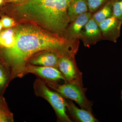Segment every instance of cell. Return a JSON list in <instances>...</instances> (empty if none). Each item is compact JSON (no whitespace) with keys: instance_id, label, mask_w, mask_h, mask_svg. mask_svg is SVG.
<instances>
[{"instance_id":"cell-1","label":"cell","mask_w":122,"mask_h":122,"mask_svg":"<svg viewBox=\"0 0 122 122\" xmlns=\"http://www.w3.org/2000/svg\"><path fill=\"white\" fill-rule=\"evenodd\" d=\"M15 31L16 41L13 46L0 49V56L10 70L12 80L27 74L25 69L27 62L37 53L52 51L62 57L75 56L78 51L79 39H66L32 25H19Z\"/></svg>"},{"instance_id":"cell-2","label":"cell","mask_w":122,"mask_h":122,"mask_svg":"<svg viewBox=\"0 0 122 122\" xmlns=\"http://www.w3.org/2000/svg\"><path fill=\"white\" fill-rule=\"evenodd\" d=\"M34 87L35 94L45 99L52 106L59 121L72 122L66 114V101L65 97L57 92L51 90L39 79L35 81Z\"/></svg>"},{"instance_id":"cell-3","label":"cell","mask_w":122,"mask_h":122,"mask_svg":"<svg viewBox=\"0 0 122 122\" xmlns=\"http://www.w3.org/2000/svg\"><path fill=\"white\" fill-rule=\"evenodd\" d=\"M46 83L48 86L61 94L65 98L74 101L81 109L92 112L93 103L86 96V88L82 86L69 83L62 85H58L56 82Z\"/></svg>"},{"instance_id":"cell-4","label":"cell","mask_w":122,"mask_h":122,"mask_svg":"<svg viewBox=\"0 0 122 122\" xmlns=\"http://www.w3.org/2000/svg\"><path fill=\"white\" fill-rule=\"evenodd\" d=\"M58 69L65 78L66 83L83 86L82 73L77 66L75 57H60L58 61Z\"/></svg>"},{"instance_id":"cell-5","label":"cell","mask_w":122,"mask_h":122,"mask_svg":"<svg viewBox=\"0 0 122 122\" xmlns=\"http://www.w3.org/2000/svg\"><path fill=\"white\" fill-rule=\"evenodd\" d=\"M79 39L85 47L94 45L103 40L102 32L98 24L92 17L82 30Z\"/></svg>"},{"instance_id":"cell-6","label":"cell","mask_w":122,"mask_h":122,"mask_svg":"<svg viewBox=\"0 0 122 122\" xmlns=\"http://www.w3.org/2000/svg\"><path fill=\"white\" fill-rule=\"evenodd\" d=\"M26 74L31 73L46 81V82H56L63 80L66 83L64 76L58 69L48 66H41L27 64L25 67Z\"/></svg>"},{"instance_id":"cell-7","label":"cell","mask_w":122,"mask_h":122,"mask_svg":"<svg viewBox=\"0 0 122 122\" xmlns=\"http://www.w3.org/2000/svg\"><path fill=\"white\" fill-rule=\"evenodd\" d=\"M122 25V21L113 16L99 24L103 40L116 43L120 36Z\"/></svg>"},{"instance_id":"cell-8","label":"cell","mask_w":122,"mask_h":122,"mask_svg":"<svg viewBox=\"0 0 122 122\" xmlns=\"http://www.w3.org/2000/svg\"><path fill=\"white\" fill-rule=\"evenodd\" d=\"M92 13L88 12L82 14L71 21L64 33L66 39L69 40L79 39L82 30L92 17Z\"/></svg>"},{"instance_id":"cell-9","label":"cell","mask_w":122,"mask_h":122,"mask_svg":"<svg viewBox=\"0 0 122 122\" xmlns=\"http://www.w3.org/2000/svg\"><path fill=\"white\" fill-rule=\"evenodd\" d=\"M60 56L56 53L46 51L30 59V64L41 66H48L58 69V61Z\"/></svg>"},{"instance_id":"cell-10","label":"cell","mask_w":122,"mask_h":122,"mask_svg":"<svg viewBox=\"0 0 122 122\" xmlns=\"http://www.w3.org/2000/svg\"><path fill=\"white\" fill-rule=\"evenodd\" d=\"M66 101V109L72 118L76 122H97L98 121L92 114V112L82 109H79L72 101Z\"/></svg>"},{"instance_id":"cell-11","label":"cell","mask_w":122,"mask_h":122,"mask_svg":"<svg viewBox=\"0 0 122 122\" xmlns=\"http://www.w3.org/2000/svg\"><path fill=\"white\" fill-rule=\"evenodd\" d=\"M88 12L87 0H73L69 5L67 12L71 22L79 16Z\"/></svg>"},{"instance_id":"cell-12","label":"cell","mask_w":122,"mask_h":122,"mask_svg":"<svg viewBox=\"0 0 122 122\" xmlns=\"http://www.w3.org/2000/svg\"><path fill=\"white\" fill-rule=\"evenodd\" d=\"M16 41L15 29L8 28L0 32V48H10L12 47Z\"/></svg>"},{"instance_id":"cell-13","label":"cell","mask_w":122,"mask_h":122,"mask_svg":"<svg viewBox=\"0 0 122 122\" xmlns=\"http://www.w3.org/2000/svg\"><path fill=\"white\" fill-rule=\"evenodd\" d=\"M113 16V5L112 1L111 0L92 14V17L99 25Z\"/></svg>"},{"instance_id":"cell-14","label":"cell","mask_w":122,"mask_h":122,"mask_svg":"<svg viewBox=\"0 0 122 122\" xmlns=\"http://www.w3.org/2000/svg\"><path fill=\"white\" fill-rule=\"evenodd\" d=\"M12 80L10 70L3 62L0 61V95L2 96Z\"/></svg>"},{"instance_id":"cell-15","label":"cell","mask_w":122,"mask_h":122,"mask_svg":"<svg viewBox=\"0 0 122 122\" xmlns=\"http://www.w3.org/2000/svg\"><path fill=\"white\" fill-rule=\"evenodd\" d=\"M112 0H87L89 12L94 13Z\"/></svg>"},{"instance_id":"cell-16","label":"cell","mask_w":122,"mask_h":122,"mask_svg":"<svg viewBox=\"0 0 122 122\" xmlns=\"http://www.w3.org/2000/svg\"><path fill=\"white\" fill-rule=\"evenodd\" d=\"M113 16L122 21V0L112 1Z\"/></svg>"},{"instance_id":"cell-17","label":"cell","mask_w":122,"mask_h":122,"mask_svg":"<svg viewBox=\"0 0 122 122\" xmlns=\"http://www.w3.org/2000/svg\"><path fill=\"white\" fill-rule=\"evenodd\" d=\"M13 121V114L11 112L0 110V122H12Z\"/></svg>"},{"instance_id":"cell-18","label":"cell","mask_w":122,"mask_h":122,"mask_svg":"<svg viewBox=\"0 0 122 122\" xmlns=\"http://www.w3.org/2000/svg\"><path fill=\"white\" fill-rule=\"evenodd\" d=\"M0 20L2 23L3 28H11L14 26L16 24L15 21L13 18L8 17H3Z\"/></svg>"},{"instance_id":"cell-19","label":"cell","mask_w":122,"mask_h":122,"mask_svg":"<svg viewBox=\"0 0 122 122\" xmlns=\"http://www.w3.org/2000/svg\"><path fill=\"white\" fill-rule=\"evenodd\" d=\"M0 110L10 111L5 99L2 96L0 95Z\"/></svg>"},{"instance_id":"cell-20","label":"cell","mask_w":122,"mask_h":122,"mask_svg":"<svg viewBox=\"0 0 122 122\" xmlns=\"http://www.w3.org/2000/svg\"><path fill=\"white\" fill-rule=\"evenodd\" d=\"M25 0H5V2H23Z\"/></svg>"},{"instance_id":"cell-21","label":"cell","mask_w":122,"mask_h":122,"mask_svg":"<svg viewBox=\"0 0 122 122\" xmlns=\"http://www.w3.org/2000/svg\"><path fill=\"white\" fill-rule=\"evenodd\" d=\"M5 2V0H0V6H1Z\"/></svg>"},{"instance_id":"cell-22","label":"cell","mask_w":122,"mask_h":122,"mask_svg":"<svg viewBox=\"0 0 122 122\" xmlns=\"http://www.w3.org/2000/svg\"><path fill=\"white\" fill-rule=\"evenodd\" d=\"M2 28H3V26H2V23H1V20H0V32L1 31Z\"/></svg>"},{"instance_id":"cell-23","label":"cell","mask_w":122,"mask_h":122,"mask_svg":"<svg viewBox=\"0 0 122 122\" xmlns=\"http://www.w3.org/2000/svg\"><path fill=\"white\" fill-rule=\"evenodd\" d=\"M121 96H122V93H121Z\"/></svg>"},{"instance_id":"cell-24","label":"cell","mask_w":122,"mask_h":122,"mask_svg":"<svg viewBox=\"0 0 122 122\" xmlns=\"http://www.w3.org/2000/svg\"><path fill=\"white\" fill-rule=\"evenodd\" d=\"M115 0H112V1H115Z\"/></svg>"},{"instance_id":"cell-25","label":"cell","mask_w":122,"mask_h":122,"mask_svg":"<svg viewBox=\"0 0 122 122\" xmlns=\"http://www.w3.org/2000/svg\"></svg>"}]
</instances>
